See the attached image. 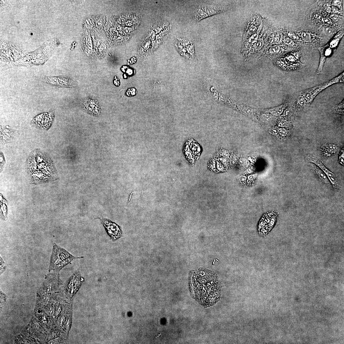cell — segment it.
<instances>
[{"instance_id": "cell-29", "label": "cell", "mask_w": 344, "mask_h": 344, "mask_svg": "<svg viewBox=\"0 0 344 344\" xmlns=\"http://www.w3.org/2000/svg\"><path fill=\"white\" fill-rule=\"evenodd\" d=\"M288 35L289 38L292 40H297L299 39L298 37L293 32H289L288 33Z\"/></svg>"}, {"instance_id": "cell-24", "label": "cell", "mask_w": 344, "mask_h": 344, "mask_svg": "<svg viewBox=\"0 0 344 344\" xmlns=\"http://www.w3.org/2000/svg\"><path fill=\"white\" fill-rule=\"evenodd\" d=\"M301 37L302 40L305 42H310L311 41V35L310 33L307 32H304L301 35Z\"/></svg>"}, {"instance_id": "cell-19", "label": "cell", "mask_w": 344, "mask_h": 344, "mask_svg": "<svg viewBox=\"0 0 344 344\" xmlns=\"http://www.w3.org/2000/svg\"><path fill=\"white\" fill-rule=\"evenodd\" d=\"M296 113V112L293 107L288 103L287 106L286 107L283 113L282 116V118L288 121H289L293 119V116Z\"/></svg>"}, {"instance_id": "cell-38", "label": "cell", "mask_w": 344, "mask_h": 344, "mask_svg": "<svg viewBox=\"0 0 344 344\" xmlns=\"http://www.w3.org/2000/svg\"><path fill=\"white\" fill-rule=\"evenodd\" d=\"M253 167H251L247 169V171L248 173H251L253 169Z\"/></svg>"}, {"instance_id": "cell-10", "label": "cell", "mask_w": 344, "mask_h": 344, "mask_svg": "<svg viewBox=\"0 0 344 344\" xmlns=\"http://www.w3.org/2000/svg\"><path fill=\"white\" fill-rule=\"evenodd\" d=\"M262 21L259 15H254L249 20L246 27L244 36V41L258 32Z\"/></svg>"}, {"instance_id": "cell-16", "label": "cell", "mask_w": 344, "mask_h": 344, "mask_svg": "<svg viewBox=\"0 0 344 344\" xmlns=\"http://www.w3.org/2000/svg\"><path fill=\"white\" fill-rule=\"evenodd\" d=\"M260 36L254 46L252 49L253 50L250 53V54H253L259 52L263 48L265 43L264 35L262 34Z\"/></svg>"}, {"instance_id": "cell-21", "label": "cell", "mask_w": 344, "mask_h": 344, "mask_svg": "<svg viewBox=\"0 0 344 344\" xmlns=\"http://www.w3.org/2000/svg\"><path fill=\"white\" fill-rule=\"evenodd\" d=\"M344 101L342 100L340 103L333 107L332 112L333 113L344 115Z\"/></svg>"}, {"instance_id": "cell-27", "label": "cell", "mask_w": 344, "mask_h": 344, "mask_svg": "<svg viewBox=\"0 0 344 344\" xmlns=\"http://www.w3.org/2000/svg\"><path fill=\"white\" fill-rule=\"evenodd\" d=\"M283 42L285 45L288 46H292L294 44L293 40L288 37L284 38L283 40Z\"/></svg>"}, {"instance_id": "cell-37", "label": "cell", "mask_w": 344, "mask_h": 344, "mask_svg": "<svg viewBox=\"0 0 344 344\" xmlns=\"http://www.w3.org/2000/svg\"><path fill=\"white\" fill-rule=\"evenodd\" d=\"M331 52V50L330 48H328L326 50H325V55L326 57L330 56Z\"/></svg>"}, {"instance_id": "cell-3", "label": "cell", "mask_w": 344, "mask_h": 344, "mask_svg": "<svg viewBox=\"0 0 344 344\" xmlns=\"http://www.w3.org/2000/svg\"><path fill=\"white\" fill-rule=\"evenodd\" d=\"M83 258V256L75 257L66 250L54 243L49 271L58 273L73 261Z\"/></svg>"}, {"instance_id": "cell-6", "label": "cell", "mask_w": 344, "mask_h": 344, "mask_svg": "<svg viewBox=\"0 0 344 344\" xmlns=\"http://www.w3.org/2000/svg\"><path fill=\"white\" fill-rule=\"evenodd\" d=\"M84 279L79 271H76L70 277L63 288V291L70 299L72 298L80 288Z\"/></svg>"}, {"instance_id": "cell-35", "label": "cell", "mask_w": 344, "mask_h": 344, "mask_svg": "<svg viewBox=\"0 0 344 344\" xmlns=\"http://www.w3.org/2000/svg\"><path fill=\"white\" fill-rule=\"evenodd\" d=\"M331 18L334 21H337L339 19L338 15L336 14H332L330 15Z\"/></svg>"}, {"instance_id": "cell-20", "label": "cell", "mask_w": 344, "mask_h": 344, "mask_svg": "<svg viewBox=\"0 0 344 344\" xmlns=\"http://www.w3.org/2000/svg\"><path fill=\"white\" fill-rule=\"evenodd\" d=\"M281 48L280 46L278 45H274L268 48L267 51L266 53L271 56H277L281 53Z\"/></svg>"}, {"instance_id": "cell-5", "label": "cell", "mask_w": 344, "mask_h": 344, "mask_svg": "<svg viewBox=\"0 0 344 344\" xmlns=\"http://www.w3.org/2000/svg\"><path fill=\"white\" fill-rule=\"evenodd\" d=\"M344 74L343 73L328 82L313 88L301 91L308 104L310 105L317 95L331 85L338 83H344Z\"/></svg>"}, {"instance_id": "cell-14", "label": "cell", "mask_w": 344, "mask_h": 344, "mask_svg": "<svg viewBox=\"0 0 344 344\" xmlns=\"http://www.w3.org/2000/svg\"><path fill=\"white\" fill-rule=\"evenodd\" d=\"M339 149L338 146L332 144H325L322 145L320 148V152L325 157H329L336 154Z\"/></svg>"}, {"instance_id": "cell-12", "label": "cell", "mask_w": 344, "mask_h": 344, "mask_svg": "<svg viewBox=\"0 0 344 344\" xmlns=\"http://www.w3.org/2000/svg\"><path fill=\"white\" fill-rule=\"evenodd\" d=\"M306 159L308 162H312L317 165L319 167L323 170L324 173L328 177L329 180L332 185L333 188L337 190L339 189V186L336 176L331 171L329 170L322 164L321 162L318 159L312 155H309L307 157Z\"/></svg>"}, {"instance_id": "cell-1", "label": "cell", "mask_w": 344, "mask_h": 344, "mask_svg": "<svg viewBox=\"0 0 344 344\" xmlns=\"http://www.w3.org/2000/svg\"><path fill=\"white\" fill-rule=\"evenodd\" d=\"M189 289L192 297L204 307L213 306L220 298V282L216 275L209 271L200 270L191 273Z\"/></svg>"}, {"instance_id": "cell-9", "label": "cell", "mask_w": 344, "mask_h": 344, "mask_svg": "<svg viewBox=\"0 0 344 344\" xmlns=\"http://www.w3.org/2000/svg\"><path fill=\"white\" fill-rule=\"evenodd\" d=\"M265 218H263L261 220L259 226L260 234L262 236L266 235L274 226L277 218V214L276 213L270 214Z\"/></svg>"}, {"instance_id": "cell-31", "label": "cell", "mask_w": 344, "mask_h": 344, "mask_svg": "<svg viewBox=\"0 0 344 344\" xmlns=\"http://www.w3.org/2000/svg\"><path fill=\"white\" fill-rule=\"evenodd\" d=\"M339 39L340 38L338 37V38H335L331 43V46L333 47L336 46L338 44Z\"/></svg>"}, {"instance_id": "cell-22", "label": "cell", "mask_w": 344, "mask_h": 344, "mask_svg": "<svg viewBox=\"0 0 344 344\" xmlns=\"http://www.w3.org/2000/svg\"><path fill=\"white\" fill-rule=\"evenodd\" d=\"M279 127L282 128L289 127L292 126V123L289 121H288L282 118L278 119L277 121Z\"/></svg>"}, {"instance_id": "cell-23", "label": "cell", "mask_w": 344, "mask_h": 344, "mask_svg": "<svg viewBox=\"0 0 344 344\" xmlns=\"http://www.w3.org/2000/svg\"><path fill=\"white\" fill-rule=\"evenodd\" d=\"M240 110L250 116L253 115V110L250 107L242 104L239 105Z\"/></svg>"}, {"instance_id": "cell-34", "label": "cell", "mask_w": 344, "mask_h": 344, "mask_svg": "<svg viewBox=\"0 0 344 344\" xmlns=\"http://www.w3.org/2000/svg\"><path fill=\"white\" fill-rule=\"evenodd\" d=\"M247 163V160L246 159L244 158H241L240 159L239 161V163L240 165L242 166H244Z\"/></svg>"}, {"instance_id": "cell-32", "label": "cell", "mask_w": 344, "mask_h": 344, "mask_svg": "<svg viewBox=\"0 0 344 344\" xmlns=\"http://www.w3.org/2000/svg\"><path fill=\"white\" fill-rule=\"evenodd\" d=\"M1 170L2 169H3L5 163V160L4 157L2 152H1Z\"/></svg>"}, {"instance_id": "cell-7", "label": "cell", "mask_w": 344, "mask_h": 344, "mask_svg": "<svg viewBox=\"0 0 344 344\" xmlns=\"http://www.w3.org/2000/svg\"><path fill=\"white\" fill-rule=\"evenodd\" d=\"M225 11L223 8L211 5H203L199 6L195 14V19L199 21L209 16L219 14Z\"/></svg>"}, {"instance_id": "cell-26", "label": "cell", "mask_w": 344, "mask_h": 344, "mask_svg": "<svg viewBox=\"0 0 344 344\" xmlns=\"http://www.w3.org/2000/svg\"><path fill=\"white\" fill-rule=\"evenodd\" d=\"M279 134L283 137H285L288 135V131L284 128H277Z\"/></svg>"}, {"instance_id": "cell-39", "label": "cell", "mask_w": 344, "mask_h": 344, "mask_svg": "<svg viewBox=\"0 0 344 344\" xmlns=\"http://www.w3.org/2000/svg\"><path fill=\"white\" fill-rule=\"evenodd\" d=\"M326 10L327 12L330 13L331 12V9L330 8H328L326 9Z\"/></svg>"}, {"instance_id": "cell-18", "label": "cell", "mask_w": 344, "mask_h": 344, "mask_svg": "<svg viewBox=\"0 0 344 344\" xmlns=\"http://www.w3.org/2000/svg\"><path fill=\"white\" fill-rule=\"evenodd\" d=\"M313 168L315 174L317 176L320 180L325 184L328 185H330V182L329 180L324 172L322 171L321 169H319L318 167H316V166H313Z\"/></svg>"}, {"instance_id": "cell-25", "label": "cell", "mask_w": 344, "mask_h": 344, "mask_svg": "<svg viewBox=\"0 0 344 344\" xmlns=\"http://www.w3.org/2000/svg\"><path fill=\"white\" fill-rule=\"evenodd\" d=\"M261 117L263 120L266 122H270L274 119V116L268 113L262 114Z\"/></svg>"}, {"instance_id": "cell-36", "label": "cell", "mask_w": 344, "mask_h": 344, "mask_svg": "<svg viewBox=\"0 0 344 344\" xmlns=\"http://www.w3.org/2000/svg\"><path fill=\"white\" fill-rule=\"evenodd\" d=\"M341 152L342 153H341L340 154V158H339V160L340 162V163L342 164L343 165H344V161H343V160H344V157H343L344 153H343V150H341Z\"/></svg>"}, {"instance_id": "cell-30", "label": "cell", "mask_w": 344, "mask_h": 344, "mask_svg": "<svg viewBox=\"0 0 344 344\" xmlns=\"http://www.w3.org/2000/svg\"><path fill=\"white\" fill-rule=\"evenodd\" d=\"M269 132L271 135L275 136H278L279 135L277 129V128H271L269 131Z\"/></svg>"}, {"instance_id": "cell-28", "label": "cell", "mask_w": 344, "mask_h": 344, "mask_svg": "<svg viewBox=\"0 0 344 344\" xmlns=\"http://www.w3.org/2000/svg\"><path fill=\"white\" fill-rule=\"evenodd\" d=\"M7 266L2 258L1 256V273L2 274L6 269Z\"/></svg>"}, {"instance_id": "cell-15", "label": "cell", "mask_w": 344, "mask_h": 344, "mask_svg": "<svg viewBox=\"0 0 344 344\" xmlns=\"http://www.w3.org/2000/svg\"><path fill=\"white\" fill-rule=\"evenodd\" d=\"M288 105V103L287 102L280 105L267 110L266 112L274 116H278L283 114Z\"/></svg>"}, {"instance_id": "cell-17", "label": "cell", "mask_w": 344, "mask_h": 344, "mask_svg": "<svg viewBox=\"0 0 344 344\" xmlns=\"http://www.w3.org/2000/svg\"><path fill=\"white\" fill-rule=\"evenodd\" d=\"M318 50L320 53V59L319 66L316 71V74L320 75L323 72V68L327 57L325 55L324 47L319 48Z\"/></svg>"}, {"instance_id": "cell-4", "label": "cell", "mask_w": 344, "mask_h": 344, "mask_svg": "<svg viewBox=\"0 0 344 344\" xmlns=\"http://www.w3.org/2000/svg\"><path fill=\"white\" fill-rule=\"evenodd\" d=\"M299 52L290 53L278 58L275 63L277 66L287 71H294L302 69L305 66L300 60Z\"/></svg>"}, {"instance_id": "cell-33", "label": "cell", "mask_w": 344, "mask_h": 344, "mask_svg": "<svg viewBox=\"0 0 344 344\" xmlns=\"http://www.w3.org/2000/svg\"><path fill=\"white\" fill-rule=\"evenodd\" d=\"M324 32L327 35H331L333 33L332 30L330 28L325 27L323 29Z\"/></svg>"}, {"instance_id": "cell-13", "label": "cell", "mask_w": 344, "mask_h": 344, "mask_svg": "<svg viewBox=\"0 0 344 344\" xmlns=\"http://www.w3.org/2000/svg\"><path fill=\"white\" fill-rule=\"evenodd\" d=\"M85 108L89 113L94 116H98L100 113V108L96 100L89 99L84 103Z\"/></svg>"}, {"instance_id": "cell-8", "label": "cell", "mask_w": 344, "mask_h": 344, "mask_svg": "<svg viewBox=\"0 0 344 344\" xmlns=\"http://www.w3.org/2000/svg\"><path fill=\"white\" fill-rule=\"evenodd\" d=\"M98 218L112 241H115L122 237V231L120 226L108 219Z\"/></svg>"}, {"instance_id": "cell-2", "label": "cell", "mask_w": 344, "mask_h": 344, "mask_svg": "<svg viewBox=\"0 0 344 344\" xmlns=\"http://www.w3.org/2000/svg\"><path fill=\"white\" fill-rule=\"evenodd\" d=\"M27 166L29 174L34 183L47 182L58 178L52 161L45 153L38 150L29 156Z\"/></svg>"}, {"instance_id": "cell-11", "label": "cell", "mask_w": 344, "mask_h": 344, "mask_svg": "<svg viewBox=\"0 0 344 344\" xmlns=\"http://www.w3.org/2000/svg\"><path fill=\"white\" fill-rule=\"evenodd\" d=\"M287 102L296 113L304 110L310 106L301 91L293 94Z\"/></svg>"}]
</instances>
